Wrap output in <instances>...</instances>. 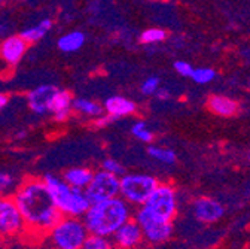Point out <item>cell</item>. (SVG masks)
<instances>
[{"instance_id": "1", "label": "cell", "mask_w": 250, "mask_h": 249, "mask_svg": "<svg viewBox=\"0 0 250 249\" xmlns=\"http://www.w3.org/2000/svg\"><path fill=\"white\" fill-rule=\"evenodd\" d=\"M25 230L46 234L61 218L48 186L41 179H27L14 194Z\"/></svg>"}, {"instance_id": "2", "label": "cell", "mask_w": 250, "mask_h": 249, "mask_svg": "<svg viewBox=\"0 0 250 249\" xmlns=\"http://www.w3.org/2000/svg\"><path fill=\"white\" fill-rule=\"evenodd\" d=\"M130 218V203L116 196L107 200L91 203L88 210L83 213V223L88 233L110 237Z\"/></svg>"}, {"instance_id": "3", "label": "cell", "mask_w": 250, "mask_h": 249, "mask_svg": "<svg viewBox=\"0 0 250 249\" xmlns=\"http://www.w3.org/2000/svg\"><path fill=\"white\" fill-rule=\"evenodd\" d=\"M43 182L46 183L61 215L79 218L83 216V213L88 210L91 202L86 197L85 191L73 188L62 178L54 175H46L43 178Z\"/></svg>"}, {"instance_id": "4", "label": "cell", "mask_w": 250, "mask_h": 249, "mask_svg": "<svg viewBox=\"0 0 250 249\" xmlns=\"http://www.w3.org/2000/svg\"><path fill=\"white\" fill-rule=\"evenodd\" d=\"M48 234L51 245L58 249H79L89 233L85 223L78 216L64 215V218L61 216L54 224Z\"/></svg>"}, {"instance_id": "5", "label": "cell", "mask_w": 250, "mask_h": 249, "mask_svg": "<svg viewBox=\"0 0 250 249\" xmlns=\"http://www.w3.org/2000/svg\"><path fill=\"white\" fill-rule=\"evenodd\" d=\"M134 220L142 228L143 239H146L149 243L160 245L167 242L171 236V220H167V218L155 213L145 204H142V207L137 210Z\"/></svg>"}, {"instance_id": "6", "label": "cell", "mask_w": 250, "mask_h": 249, "mask_svg": "<svg viewBox=\"0 0 250 249\" xmlns=\"http://www.w3.org/2000/svg\"><path fill=\"white\" fill-rule=\"evenodd\" d=\"M156 185L158 181L150 175H122L119 179V194L127 203L142 206Z\"/></svg>"}, {"instance_id": "7", "label": "cell", "mask_w": 250, "mask_h": 249, "mask_svg": "<svg viewBox=\"0 0 250 249\" xmlns=\"http://www.w3.org/2000/svg\"><path fill=\"white\" fill-rule=\"evenodd\" d=\"M119 176L103 169L92 175L91 182L85 188V194L91 203L116 197L119 196Z\"/></svg>"}, {"instance_id": "8", "label": "cell", "mask_w": 250, "mask_h": 249, "mask_svg": "<svg viewBox=\"0 0 250 249\" xmlns=\"http://www.w3.org/2000/svg\"><path fill=\"white\" fill-rule=\"evenodd\" d=\"M25 230L22 216L14 199H0V236L14 237Z\"/></svg>"}, {"instance_id": "9", "label": "cell", "mask_w": 250, "mask_h": 249, "mask_svg": "<svg viewBox=\"0 0 250 249\" xmlns=\"http://www.w3.org/2000/svg\"><path fill=\"white\" fill-rule=\"evenodd\" d=\"M145 206H147L155 213L167 218V220H171L176 213V194L168 185L158 183L146 200Z\"/></svg>"}, {"instance_id": "10", "label": "cell", "mask_w": 250, "mask_h": 249, "mask_svg": "<svg viewBox=\"0 0 250 249\" xmlns=\"http://www.w3.org/2000/svg\"><path fill=\"white\" fill-rule=\"evenodd\" d=\"M113 243L118 248H134L143 240V233L136 220H127L113 234Z\"/></svg>"}, {"instance_id": "11", "label": "cell", "mask_w": 250, "mask_h": 249, "mask_svg": "<svg viewBox=\"0 0 250 249\" xmlns=\"http://www.w3.org/2000/svg\"><path fill=\"white\" fill-rule=\"evenodd\" d=\"M55 92H57V88L49 84H45V85H41L35 90H31L27 96L30 109L39 115L49 112Z\"/></svg>"}, {"instance_id": "12", "label": "cell", "mask_w": 250, "mask_h": 249, "mask_svg": "<svg viewBox=\"0 0 250 249\" xmlns=\"http://www.w3.org/2000/svg\"><path fill=\"white\" fill-rule=\"evenodd\" d=\"M28 42L21 38V35L9 36L2 44H0V57L3 58L5 63L9 66H17L22 60L25 51H27Z\"/></svg>"}, {"instance_id": "13", "label": "cell", "mask_w": 250, "mask_h": 249, "mask_svg": "<svg viewBox=\"0 0 250 249\" xmlns=\"http://www.w3.org/2000/svg\"><path fill=\"white\" fill-rule=\"evenodd\" d=\"M72 102H73V97H72V94L69 91L57 90L54 100L51 103V109H49V112H52L54 119L57 122H64L70 116Z\"/></svg>"}, {"instance_id": "14", "label": "cell", "mask_w": 250, "mask_h": 249, "mask_svg": "<svg viewBox=\"0 0 250 249\" xmlns=\"http://www.w3.org/2000/svg\"><path fill=\"white\" fill-rule=\"evenodd\" d=\"M194 213L200 221L213 223L224 215V207L211 199H200L194 203Z\"/></svg>"}, {"instance_id": "15", "label": "cell", "mask_w": 250, "mask_h": 249, "mask_svg": "<svg viewBox=\"0 0 250 249\" xmlns=\"http://www.w3.org/2000/svg\"><path fill=\"white\" fill-rule=\"evenodd\" d=\"M136 103L125 99L122 96H112L109 97L106 102H104V112L106 113H110L113 116H116L118 119L122 118V116H127V115H131L136 112Z\"/></svg>"}, {"instance_id": "16", "label": "cell", "mask_w": 250, "mask_h": 249, "mask_svg": "<svg viewBox=\"0 0 250 249\" xmlns=\"http://www.w3.org/2000/svg\"><path fill=\"white\" fill-rule=\"evenodd\" d=\"M92 175L94 173L86 167H73V169H69L64 172L62 179H64L70 186H73V188L85 190L92 179Z\"/></svg>"}, {"instance_id": "17", "label": "cell", "mask_w": 250, "mask_h": 249, "mask_svg": "<svg viewBox=\"0 0 250 249\" xmlns=\"http://www.w3.org/2000/svg\"><path fill=\"white\" fill-rule=\"evenodd\" d=\"M85 44V35L79 30H75V32H70V33H66L62 35L60 39H58V49L62 51V52H76L79 51Z\"/></svg>"}, {"instance_id": "18", "label": "cell", "mask_w": 250, "mask_h": 249, "mask_svg": "<svg viewBox=\"0 0 250 249\" xmlns=\"http://www.w3.org/2000/svg\"><path fill=\"white\" fill-rule=\"evenodd\" d=\"M208 109L213 113L222 115V116H229L232 113H235L237 111V103L231 99L222 97V96H213L208 100Z\"/></svg>"}, {"instance_id": "19", "label": "cell", "mask_w": 250, "mask_h": 249, "mask_svg": "<svg viewBox=\"0 0 250 249\" xmlns=\"http://www.w3.org/2000/svg\"><path fill=\"white\" fill-rule=\"evenodd\" d=\"M52 27V21L51 20H42L39 24L25 28L24 32H21V38L25 39V42L28 44H35L38 41H41Z\"/></svg>"}, {"instance_id": "20", "label": "cell", "mask_w": 250, "mask_h": 249, "mask_svg": "<svg viewBox=\"0 0 250 249\" xmlns=\"http://www.w3.org/2000/svg\"><path fill=\"white\" fill-rule=\"evenodd\" d=\"M72 109H75L76 112L86 115V116H100L104 112L103 106H100L99 103L88 100V99H82V97L73 99Z\"/></svg>"}, {"instance_id": "21", "label": "cell", "mask_w": 250, "mask_h": 249, "mask_svg": "<svg viewBox=\"0 0 250 249\" xmlns=\"http://www.w3.org/2000/svg\"><path fill=\"white\" fill-rule=\"evenodd\" d=\"M147 152L152 158L164 164H173L176 161V154L171 149H164L160 146H149Z\"/></svg>"}, {"instance_id": "22", "label": "cell", "mask_w": 250, "mask_h": 249, "mask_svg": "<svg viewBox=\"0 0 250 249\" xmlns=\"http://www.w3.org/2000/svg\"><path fill=\"white\" fill-rule=\"evenodd\" d=\"M83 249H109L112 248V243L109 240V237L100 236V234H88L83 245Z\"/></svg>"}, {"instance_id": "23", "label": "cell", "mask_w": 250, "mask_h": 249, "mask_svg": "<svg viewBox=\"0 0 250 249\" xmlns=\"http://www.w3.org/2000/svg\"><path fill=\"white\" fill-rule=\"evenodd\" d=\"M166 36H167V33L161 28H147L140 35L139 41L145 45H153V44L163 42L166 39Z\"/></svg>"}, {"instance_id": "24", "label": "cell", "mask_w": 250, "mask_h": 249, "mask_svg": "<svg viewBox=\"0 0 250 249\" xmlns=\"http://www.w3.org/2000/svg\"><path fill=\"white\" fill-rule=\"evenodd\" d=\"M131 133L134 135V137H137L139 140H142L145 143H149L153 140V133L147 129L146 122H143V121H137L136 124H133Z\"/></svg>"}, {"instance_id": "25", "label": "cell", "mask_w": 250, "mask_h": 249, "mask_svg": "<svg viewBox=\"0 0 250 249\" xmlns=\"http://www.w3.org/2000/svg\"><path fill=\"white\" fill-rule=\"evenodd\" d=\"M216 76L214 70L211 69H194L191 78L197 82V84H208L210 81H213Z\"/></svg>"}, {"instance_id": "26", "label": "cell", "mask_w": 250, "mask_h": 249, "mask_svg": "<svg viewBox=\"0 0 250 249\" xmlns=\"http://www.w3.org/2000/svg\"><path fill=\"white\" fill-rule=\"evenodd\" d=\"M158 88H160V79L155 78V76H150V78L145 79L142 87H140L142 92H143V94H146V96L155 94V91L158 90Z\"/></svg>"}, {"instance_id": "27", "label": "cell", "mask_w": 250, "mask_h": 249, "mask_svg": "<svg viewBox=\"0 0 250 249\" xmlns=\"http://www.w3.org/2000/svg\"><path fill=\"white\" fill-rule=\"evenodd\" d=\"M103 169L107 170V172H110V173H113V175H116V176H119V178L122 175H125L124 166L121 163H118L116 160H113V158H106L103 161Z\"/></svg>"}, {"instance_id": "28", "label": "cell", "mask_w": 250, "mask_h": 249, "mask_svg": "<svg viewBox=\"0 0 250 249\" xmlns=\"http://www.w3.org/2000/svg\"><path fill=\"white\" fill-rule=\"evenodd\" d=\"M14 186V178L8 173H0V196L8 193Z\"/></svg>"}, {"instance_id": "29", "label": "cell", "mask_w": 250, "mask_h": 249, "mask_svg": "<svg viewBox=\"0 0 250 249\" xmlns=\"http://www.w3.org/2000/svg\"><path fill=\"white\" fill-rule=\"evenodd\" d=\"M174 69L182 76H191L192 72H194V68L189 63H186V61H176V63H174Z\"/></svg>"}, {"instance_id": "30", "label": "cell", "mask_w": 250, "mask_h": 249, "mask_svg": "<svg viewBox=\"0 0 250 249\" xmlns=\"http://www.w3.org/2000/svg\"><path fill=\"white\" fill-rule=\"evenodd\" d=\"M118 118L116 116H113V115H110V113H106V115H100V116H97V126L99 127H104V126H109V124H112L113 121H116Z\"/></svg>"}, {"instance_id": "31", "label": "cell", "mask_w": 250, "mask_h": 249, "mask_svg": "<svg viewBox=\"0 0 250 249\" xmlns=\"http://www.w3.org/2000/svg\"><path fill=\"white\" fill-rule=\"evenodd\" d=\"M155 94H156V97H158L160 100H167V99H170V92H168V90H164V88H158L155 91Z\"/></svg>"}, {"instance_id": "32", "label": "cell", "mask_w": 250, "mask_h": 249, "mask_svg": "<svg viewBox=\"0 0 250 249\" xmlns=\"http://www.w3.org/2000/svg\"><path fill=\"white\" fill-rule=\"evenodd\" d=\"M6 103H8V96L0 94V111H2L6 106Z\"/></svg>"}, {"instance_id": "33", "label": "cell", "mask_w": 250, "mask_h": 249, "mask_svg": "<svg viewBox=\"0 0 250 249\" xmlns=\"http://www.w3.org/2000/svg\"><path fill=\"white\" fill-rule=\"evenodd\" d=\"M6 32V27L5 25H0V35H3Z\"/></svg>"}, {"instance_id": "34", "label": "cell", "mask_w": 250, "mask_h": 249, "mask_svg": "<svg viewBox=\"0 0 250 249\" xmlns=\"http://www.w3.org/2000/svg\"><path fill=\"white\" fill-rule=\"evenodd\" d=\"M2 3H3V0H0V6H2Z\"/></svg>"}]
</instances>
